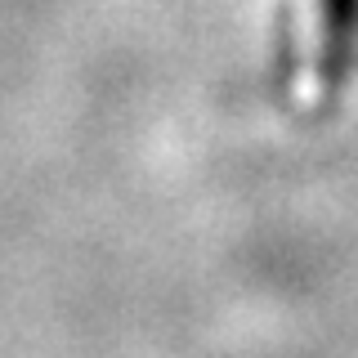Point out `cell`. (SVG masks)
Instances as JSON below:
<instances>
[{
  "instance_id": "obj_1",
  "label": "cell",
  "mask_w": 358,
  "mask_h": 358,
  "mask_svg": "<svg viewBox=\"0 0 358 358\" xmlns=\"http://www.w3.org/2000/svg\"><path fill=\"white\" fill-rule=\"evenodd\" d=\"M358 63V0H318V85L341 90Z\"/></svg>"
}]
</instances>
